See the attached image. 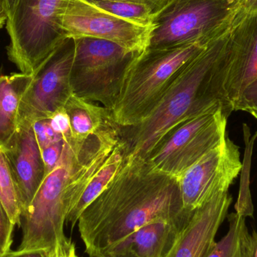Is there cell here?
<instances>
[{"label":"cell","mask_w":257,"mask_h":257,"mask_svg":"<svg viewBox=\"0 0 257 257\" xmlns=\"http://www.w3.org/2000/svg\"><path fill=\"white\" fill-rule=\"evenodd\" d=\"M60 161L45 175L28 208L22 213L18 250H50L65 236L66 218L96 172L121 141L113 124L84 140L64 139Z\"/></svg>","instance_id":"obj_3"},{"label":"cell","mask_w":257,"mask_h":257,"mask_svg":"<svg viewBox=\"0 0 257 257\" xmlns=\"http://www.w3.org/2000/svg\"><path fill=\"white\" fill-rule=\"evenodd\" d=\"M0 202L11 221L15 226H21L22 207L16 181L9 160L0 147Z\"/></svg>","instance_id":"obj_21"},{"label":"cell","mask_w":257,"mask_h":257,"mask_svg":"<svg viewBox=\"0 0 257 257\" xmlns=\"http://www.w3.org/2000/svg\"><path fill=\"white\" fill-rule=\"evenodd\" d=\"M240 9L247 15L257 14V0H238Z\"/></svg>","instance_id":"obj_29"},{"label":"cell","mask_w":257,"mask_h":257,"mask_svg":"<svg viewBox=\"0 0 257 257\" xmlns=\"http://www.w3.org/2000/svg\"><path fill=\"white\" fill-rule=\"evenodd\" d=\"M8 12L5 7L4 3L0 0V30L4 27L7 22Z\"/></svg>","instance_id":"obj_31"},{"label":"cell","mask_w":257,"mask_h":257,"mask_svg":"<svg viewBox=\"0 0 257 257\" xmlns=\"http://www.w3.org/2000/svg\"><path fill=\"white\" fill-rule=\"evenodd\" d=\"M229 116L218 106L185 119L167 133L145 160L154 170L178 179L224 140Z\"/></svg>","instance_id":"obj_8"},{"label":"cell","mask_w":257,"mask_h":257,"mask_svg":"<svg viewBox=\"0 0 257 257\" xmlns=\"http://www.w3.org/2000/svg\"><path fill=\"white\" fill-rule=\"evenodd\" d=\"M51 127L64 139L71 137V125L65 108L59 110L50 118Z\"/></svg>","instance_id":"obj_26"},{"label":"cell","mask_w":257,"mask_h":257,"mask_svg":"<svg viewBox=\"0 0 257 257\" xmlns=\"http://www.w3.org/2000/svg\"><path fill=\"white\" fill-rule=\"evenodd\" d=\"M230 37L232 62L225 88L233 105L243 90L257 78V14L247 15L240 10Z\"/></svg>","instance_id":"obj_14"},{"label":"cell","mask_w":257,"mask_h":257,"mask_svg":"<svg viewBox=\"0 0 257 257\" xmlns=\"http://www.w3.org/2000/svg\"><path fill=\"white\" fill-rule=\"evenodd\" d=\"M61 28L67 39H105L131 51L142 52L148 47L152 27L128 22L86 0H66L62 10Z\"/></svg>","instance_id":"obj_11"},{"label":"cell","mask_w":257,"mask_h":257,"mask_svg":"<svg viewBox=\"0 0 257 257\" xmlns=\"http://www.w3.org/2000/svg\"><path fill=\"white\" fill-rule=\"evenodd\" d=\"M66 0H18L8 17L9 60L24 74H34L67 38L61 28Z\"/></svg>","instance_id":"obj_6"},{"label":"cell","mask_w":257,"mask_h":257,"mask_svg":"<svg viewBox=\"0 0 257 257\" xmlns=\"http://www.w3.org/2000/svg\"><path fill=\"white\" fill-rule=\"evenodd\" d=\"M124 162V147L120 141L112 154L89 183L82 196L66 218V224L73 229L84 208L93 202L109 184Z\"/></svg>","instance_id":"obj_18"},{"label":"cell","mask_w":257,"mask_h":257,"mask_svg":"<svg viewBox=\"0 0 257 257\" xmlns=\"http://www.w3.org/2000/svg\"><path fill=\"white\" fill-rule=\"evenodd\" d=\"M87 2L99 1V0H86ZM125 1L139 2V3H146L151 5L153 7L155 8L158 12L165 7L170 0H125Z\"/></svg>","instance_id":"obj_30"},{"label":"cell","mask_w":257,"mask_h":257,"mask_svg":"<svg viewBox=\"0 0 257 257\" xmlns=\"http://www.w3.org/2000/svg\"><path fill=\"white\" fill-rule=\"evenodd\" d=\"M3 150L16 181L23 213L31 203L45 177L42 152L33 125L19 123L15 136Z\"/></svg>","instance_id":"obj_13"},{"label":"cell","mask_w":257,"mask_h":257,"mask_svg":"<svg viewBox=\"0 0 257 257\" xmlns=\"http://www.w3.org/2000/svg\"><path fill=\"white\" fill-rule=\"evenodd\" d=\"M106 257H136L132 254H117V255H111Z\"/></svg>","instance_id":"obj_34"},{"label":"cell","mask_w":257,"mask_h":257,"mask_svg":"<svg viewBox=\"0 0 257 257\" xmlns=\"http://www.w3.org/2000/svg\"><path fill=\"white\" fill-rule=\"evenodd\" d=\"M75 50V40L68 38L35 72L20 104L18 124L33 125L50 119L64 108L72 95L70 81Z\"/></svg>","instance_id":"obj_9"},{"label":"cell","mask_w":257,"mask_h":257,"mask_svg":"<svg viewBox=\"0 0 257 257\" xmlns=\"http://www.w3.org/2000/svg\"><path fill=\"white\" fill-rule=\"evenodd\" d=\"M251 236L253 245V253L252 257H257V232L253 231Z\"/></svg>","instance_id":"obj_33"},{"label":"cell","mask_w":257,"mask_h":257,"mask_svg":"<svg viewBox=\"0 0 257 257\" xmlns=\"http://www.w3.org/2000/svg\"><path fill=\"white\" fill-rule=\"evenodd\" d=\"M65 140L60 141L41 150L42 160L45 165V175L51 172L60 161L64 147Z\"/></svg>","instance_id":"obj_25"},{"label":"cell","mask_w":257,"mask_h":257,"mask_svg":"<svg viewBox=\"0 0 257 257\" xmlns=\"http://www.w3.org/2000/svg\"><path fill=\"white\" fill-rule=\"evenodd\" d=\"M69 117L71 137L84 140L114 123L111 111L72 94L64 107Z\"/></svg>","instance_id":"obj_17"},{"label":"cell","mask_w":257,"mask_h":257,"mask_svg":"<svg viewBox=\"0 0 257 257\" xmlns=\"http://www.w3.org/2000/svg\"><path fill=\"white\" fill-rule=\"evenodd\" d=\"M238 0H170L154 17L148 48L205 43L232 27Z\"/></svg>","instance_id":"obj_5"},{"label":"cell","mask_w":257,"mask_h":257,"mask_svg":"<svg viewBox=\"0 0 257 257\" xmlns=\"http://www.w3.org/2000/svg\"><path fill=\"white\" fill-rule=\"evenodd\" d=\"M252 109H257V78L243 90L233 103V111Z\"/></svg>","instance_id":"obj_24"},{"label":"cell","mask_w":257,"mask_h":257,"mask_svg":"<svg viewBox=\"0 0 257 257\" xmlns=\"http://www.w3.org/2000/svg\"><path fill=\"white\" fill-rule=\"evenodd\" d=\"M227 217V233L215 243L207 257L253 256V240L246 225V217L237 212L231 213Z\"/></svg>","instance_id":"obj_19"},{"label":"cell","mask_w":257,"mask_h":257,"mask_svg":"<svg viewBox=\"0 0 257 257\" xmlns=\"http://www.w3.org/2000/svg\"><path fill=\"white\" fill-rule=\"evenodd\" d=\"M18 0H5V7L8 12V15H10L13 12ZM9 17V16H8Z\"/></svg>","instance_id":"obj_32"},{"label":"cell","mask_w":257,"mask_h":257,"mask_svg":"<svg viewBox=\"0 0 257 257\" xmlns=\"http://www.w3.org/2000/svg\"><path fill=\"white\" fill-rule=\"evenodd\" d=\"M241 169L239 148L226 136L178 178L184 211L193 214L217 193L229 191Z\"/></svg>","instance_id":"obj_10"},{"label":"cell","mask_w":257,"mask_h":257,"mask_svg":"<svg viewBox=\"0 0 257 257\" xmlns=\"http://www.w3.org/2000/svg\"><path fill=\"white\" fill-rule=\"evenodd\" d=\"M34 74L0 75V147L6 148L18 128L20 104Z\"/></svg>","instance_id":"obj_16"},{"label":"cell","mask_w":257,"mask_h":257,"mask_svg":"<svg viewBox=\"0 0 257 257\" xmlns=\"http://www.w3.org/2000/svg\"><path fill=\"white\" fill-rule=\"evenodd\" d=\"M232 202L229 191L220 192L196 209L166 257H207Z\"/></svg>","instance_id":"obj_12"},{"label":"cell","mask_w":257,"mask_h":257,"mask_svg":"<svg viewBox=\"0 0 257 257\" xmlns=\"http://www.w3.org/2000/svg\"><path fill=\"white\" fill-rule=\"evenodd\" d=\"M15 226L0 202V257L11 250Z\"/></svg>","instance_id":"obj_23"},{"label":"cell","mask_w":257,"mask_h":257,"mask_svg":"<svg viewBox=\"0 0 257 257\" xmlns=\"http://www.w3.org/2000/svg\"><path fill=\"white\" fill-rule=\"evenodd\" d=\"M89 3L101 10L142 27H152L154 17L159 12L151 5L139 2L99 0Z\"/></svg>","instance_id":"obj_20"},{"label":"cell","mask_w":257,"mask_h":257,"mask_svg":"<svg viewBox=\"0 0 257 257\" xmlns=\"http://www.w3.org/2000/svg\"><path fill=\"white\" fill-rule=\"evenodd\" d=\"M74 40L72 94L111 111L128 67L140 52L105 39L83 37Z\"/></svg>","instance_id":"obj_7"},{"label":"cell","mask_w":257,"mask_h":257,"mask_svg":"<svg viewBox=\"0 0 257 257\" xmlns=\"http://www.w3.org/2000/svg\"><path fill=\"white\" fill-rule=\"evenodd\" d=\"M247 112L250 113V114H251L253 116V117H255V118L257 119V109H252V110H249Z\"/></svg>","instance_id":"obj_35"},{"label":"cell","mask_w":257,"mask_h":257,"mask_svg":"<svg viewBox=\"0 0 257 257\" xmlns=\"http://www.w3.org/2000/svg\"><path fill=\"white\" fill-rule=\"evenodd\" d=\"M48 257H78L75 244L65 235L50 249Z\"/></svg>","instance_id":"obj_27"},{"label":"cell","mask_w":257,"mask_h":257,"mask_svg":"<svg viewBox=\"0 0 257 257\" xmlns=\"http://www.w3.org/2000/svg\"><path fill=\"white\" fill-rule=\"evenodd\" d=\"M232 27L181 69L145 118L120 127L125 160H146L171 130L191 116L218 106L230 115L233 105L225 85L232 62Z\"/></svg>","instance_id":"obj_2"},{"label":"cell","mask_w":257,"mask_h":257,"mask_svg":"<svg viewBox=\"0 0 257 257\" xmlns=\"http://www.w3.org/2000/svg\"><path fill=\"white\" fill-rule=\"evenodd\" d=\"M178 179L154 170L145 160L126 159L78 220L90 257H105L114 246L156 220H189Z\"/></svg>","instance_id":"obj_1"},{"label":"cell","mask_w":257,"mask_h":257,"mask_svg":"<svg viewBox=\"0 0 257 257\" xmlns=\"http://www.w3.org/2000/svg\"><path fill=\"white\" fill-rule=\"evenodd\" d=\"M33 126L41 150L64 139L51 127L50 119L38 120Z\"/></svg>","instance_id":"obj_22"},{"label":"cell","mask_w":257,"mask_h":257,"mask_svg":"<svg viewBox=\"0 0 257 257\" xmlns=\"http://www.w3.org/2000/svg\"><path fill=\"white\" fill-rule=\"evenodd\" d=\"M49 250H10L2 257H48Z\"/></svg>","instance_id":"obj_28"},{"label":"cell","mask_w":257,"mask_h":257,"mask_svg":"<svg viewBox=\"0 0 257 257\" xmlns=\"http://www.w3.org/2000/svg\"><path fill=\"white\" fill-rule=\"evenodd\" d=\"M189 220L151 222L117 243L106 256L132 254L136 257H166L175 247Z\"/></svg>","instance_id":"obj_15"},{"label":"cell","mask_w":257,"mask_h":257,"mask_svg":"<svg viewBox=\"0 0 257 257\" xmlns=\"http://www.w3.org/2000/svg\"><path fill=\"white\" fill-rule=\"evenodd\" d=\"M208 43L146 48L139 53L128 67L118 97L111 110L114 123L120 128H126L145 118L181 69Z\"/></svg>","instance_id":"obj_4"},{"label":"cell","mask_w":257,"mask_h":257,"mask_svg":"<svg viewBox=\"0 0 257 257\" xmlns=\"http://www.w3.org/2000/svg\"><path fill=\"white\" fill-rule=\"evenodd\" d=\"M2 2H3V3H4V6H5V0H1Z\"/></svg>","instance_id":"obj_36"}]
</instances>
